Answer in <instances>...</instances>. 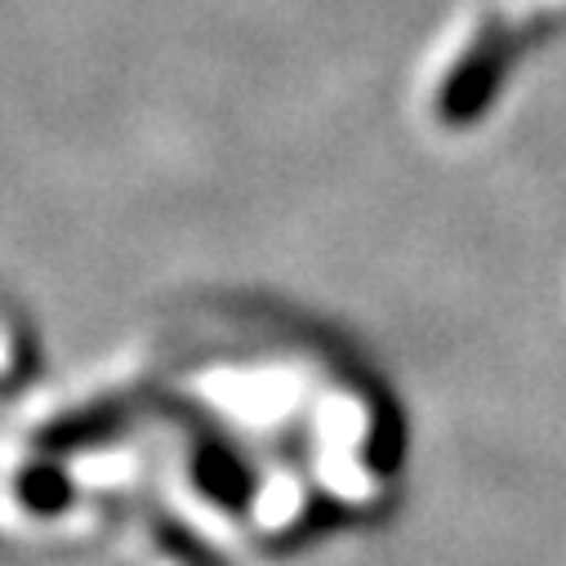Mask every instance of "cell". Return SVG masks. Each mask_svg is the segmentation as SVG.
Listing matches in <instances>:
<instances>
[{"instance_id": "277c9868", "label": "cell", "mask_w": 566, "mask_h": 566, "mask_svg": "<svg viewBox=\"0 0 566 566\" xmlns=\"http://www.w3.org/2000/svg\"><path fill=\"white\" fill-rule=\"evenodd\" d=\"M153 553L166 566H228L192 526H184L175 517H157L153 522Z\"/></svg>"}, {"instance_id": "3957f363", "label": "cell", "mask_w": 566, "mask_h": 566, "mask_svg": "<svg viewBox=\"0 0 566 566\" xmlns=\"http://www.w3.org/2000/svg\"><path fill=\"white\" fill-rule=\"evenodd\" d=\"M192 486H197V495H201L210 509H219V513H241V509H250V473H245V464H241L232 451H223V447H206V451L197 455V464H192Z\"/></svg>"}, {"instance_id": "7a4b0ae2", "label": "cell", "mask_w": 566, "mask_h": 566, "mask_svg": "<svg viewBox=\"0 0 566 566\" xmlns=\"http://www.w3.org/2000/svg\"><path fill=\"white\" fill-rule=\"evenodd\" d=\"M6 491H10V500L19 504V513H28V517H36V522L63 517V513L72 509V500H76L67 473L54 469V464H45V460H32V464L14 469Z\"/></svg>"}, {"instance_id": "6da1fadb", "label": "cell", "mask_w": 566, "mask_h": 566, "mask_svg": "<svg viewBox=\"0 0 566 566\" xmlns=\"http://www.w3.org/2000/svg\"><path fill=\"white\" fill-rule=\"evenodd\" d=\"M513 59H517L513 32L504 28V19H486L469 36V45L460 50V59L447 67V76L438 85V116L455 129L478 120L491 107V98H495L500 81L509 76Z\"/></svg>"}]
</instances>
